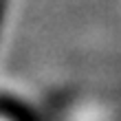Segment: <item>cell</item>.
<instances>
[{"instance_id":"cell-1","label":"cell","mask_w":121,"mask_h":121,"mask_svg":"<svg viewBox=\"0 0 121 121\" xmlns=\"http://www.w3.org/2000/svg\"><path fill=\"white\" fill-rule=\"evenodd\" d=\"M0 121H18V119L13 117V115H9V112H2V110H0Z\"/></svg>"}]
</instances>
